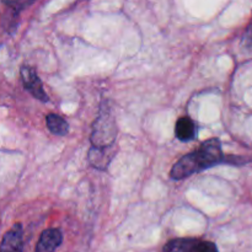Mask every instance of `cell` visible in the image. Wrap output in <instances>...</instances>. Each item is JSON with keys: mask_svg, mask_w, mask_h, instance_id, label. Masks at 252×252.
Masks as SVG:
<instances>
[{"mask_svg": "<svg viewBox=\"0 0 252 252\" xmlns=\"http://www.w3.org/2000/svg\"><path fill=\"white\" fill-rule=\"evenodd\" d=\"M225 161L226 159L221 152L220 140L212 138L202 143L198 150L182 157L172 166L170 175L171 179L182 180Z\"/></svg>", "mask_w": 252, "mask_h": 252, "instance_id": "1", "label": "cell"}, {"mask_svg": "<svg viewBox=\"0 0 252 252\" xmlns=\"http://www.w3.org/2000/svg\"><path fill=\"white\" fill-rule=\"evenodd\" d=\"M116 137H117V127H116L115 118L110 108L102 107L94 125L91 144L93 147L97 148L112 147L115 144Z\"/></svg>", "mask_w": 252, "mask_h": 252, "instance_id": "2", "label": "cell"}, {"mask_svg": "<svg viewBox=\"0 0 252 252\" xmlns=\"http://www.w3.org/2000/svg\"><path fill=\"white\" fill-rule=\"evenodd\" d=\"M164 252H218V249L212 241L184 238L169 241L165 245Z\"/></svg>", "mask_w": 252, "mask_h": 252, "instance_id": "3", "label": "cell"}, {"mask_svg": "<svg viewBox=\"0 0 252 252\" xmlns=\"http://www.w3.org/2000/svg\"><path fill=\"white\" fill-rule=\"evenodd\" d=\"M21 79L26 90L29 91L33 97L38 98L39 101H43V102H47V101H48V96H47L46 91H44L43 85H42L36 70H34L32 66H22Z\"/></svg>", "mask_w": 252, "mask_h": 252, "instance_id": "4", "label": "cell"}, {"mask_svg": "<svg viewBox=\"0 0 252 252\" xmlns=\"http://www.w3.org/2000/svg\"><path fill=\"white\" fill-rule=\"evenodd\" d=\"M63 241V234L59 229H47L39 236L36 252H54Z\"/></svg>", "mask_w": 252, "mask_h": 252, "instance_id": "5", "label": "cell"}, {"mask_svg": "<svg viewBox=\"0 0 252 252\" xmlns=\"http://www.w3.org/2000/svg\"><path fill=\"white\" fill-rule=\"evenodd\" d=\"M116 150L115 148L107 147V148H97L91 147L90 152H89V161L94 167L98 170H106L110 165L111 160L113 159Z\"/></svg>", "mask_w": 252, "mask_h": 252, "instance_id": "6", "label": "cell"}, {"mask_svg": "<svg viewBox=\"0 0 252 252\" xmlns=\"http://www.w3.org/2000/svg\"><path fill=\"white\" fill-rule=\"evenodd\" d=\"M0 252H22V228L16 224L4 235L0 245Z\"/></svg>", "mask_w": 252, "mask_h": 252, "instance_id": "7", "label": "cell"}, {"mask_svg": "<svg viewBox=\"0 0 252 252\" xmlns=\"http://www.w3.org/2000/svg\"><path fill=\"white\" fill-rule=\"evenodd\" d=\"M175 134L182 142H189L196 137V125L189 117H182L177 121Z\"/></svg>", "mask_w": 252, "mask_h": 252, "instance_id": "8", "label": "cell"}, {"mask_svg": "<svg viewBox=\"0 0 252 252\" xmlns=\"http://www.w3.org/2000/svg\"><path fill=\"white\" fill-rule=\"evenodd\" d=\"M46 123L52 134L59 135V137H63V135L68 134L69 126L65 122V120L62 118L61 116L56 115V113H51V115H48L46 117Z\"/></svg>", "mask_w": 252, "mask_h": 252, "instance_id": "9", "label": "cell"}, {"mask_svg": "<svg viewBox=\"0 0 252 252\" xmlns=\"http://www.w3.org/2000/svg\"><path fill=\"white\" fill-rule=\"evenodd\" d=\"M32 1H34V0H5V2H6L9 6L14 7V9L16 10L24 9V7H26L27 5L31 4Z\"/></svg>", "mask_w": 252, "mask_h": 252, "instance_id": "10", "label": "cell"}, {"mask_svg": "<svg viewBox=\"0 0 252 252\" xmlns=\"http://www.w3.org/2000/svg\"><path fill=\"white\" fill-rule=\"evenodd\" d=\"M244 42L246 43V46L252 48V20L249 26L246 27L245 34H244Z\"/></svg>", "mask_w": 252, "mask_h": 252, "instance_id": "11", "label": "cell"}]
</instances>
